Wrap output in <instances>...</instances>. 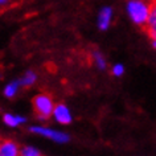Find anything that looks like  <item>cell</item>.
<instances>
[{
    "mask_svg": "<svg viewBox=\"0 0 156 156\" xmlns=\"http://www.w3.org/2000/svg\"><path fill=\"white\" fill-rule=\"evenodd\" d=\"M127 13L136 25L146 27L150 17V4L143 0H130L127 3Z\"/></svg>",
    "mask_w": 156,
    "mask_h": 156,
    "instance_id": "1",
    "label": "cell"
},
{
    "mask_svg": "<svg viewBox=\"0 0 156 156\" xmlns=\"http://www.w3.org/2000/svg\"><path fill=\"white\" fill-rule=\"evenodd\" d=\"M54 106L56 105H54L52 97L45 93H41L33 98V108L36 111L37 118L41 120H46L53 115Z\"/></svg>",
    "mask_w": 156,
    "mask_h": 156,
    "instance_id": "2",
    "label": "cell"
},
{
    "mask_svg": "<svg viewBox=\"0 0 156 156\" xmlns=\"http://www.w3.org/2000/svg\"><path fill=\"white\" fill-rule=\"evenodd\" d=\"M29 131L32 132V134L44 136V138L50 139V140L57 142V143H66V142H69V135L66 134V132L57 131V130H53V128H49V127L33 126V127L29 128Z\"/></svg>",
    "mask_w": 156,
    "mask_h": 156,
    "instance_id": "3",
    "label": "cell"
},
{
    "mask_svg": "<svg viewBox=\"0 0 156 156\" xmlns=\"http://www.w3.org/2000/svg\"><path fill=\"white\" fill-rule=\"evenodd\" d=\"M53 118L57 123L60 124H70L72 123V112L68 108V106L64 103H58L54 106V110H53Z\"/></svg>",
    "mask_w": 156,
    "mask_h": 156,
    "instance_id": "4",
    "label": "cell"
},
{
    "mask_svg": "<svg viewBox=\"0 0 156 156\" xmlns=\"http://www.w3.org/2000/svg\"><path fill=\"white\" fill-rule=\"evenodd\" d=\"M20 151L17 143L11 139H4L0 143V156H20Z\"/></svg>",
    "mask_w": 156,
    "mask_h": 156,
    "instance_id": "5",
    "label": "cell"
},
{
    "mask_svg": "<svg viewBox=\"0 0 156 156\" xmlns=\"http://www.w3.org/2000/svg\"><path fill=\"white\" fill-rule=\"evenodd\" d=\"M146 30L152 41H156V0H152L150 4V17L146 25Z\"/></svg>",
    "mask_w": 156,
    "mask_h": 156,
    "instance_id": "6",
    "label": "cell"
},
{
    "mask_svg": "<svg viewBox=\"0 0 156 156\" xmlns=\"http://www.w3.org/2000/svg\"><path fill=\"white\" fill-rule=\"evenodd\" d=\"M112 21V9L110 7H103L98 15V28L101 30H107Z\"/></svg>",
    "mask_w": 156,
    "mask_h": 156,
    "instance_id": "7",
    "label": "cell"
},
{
    "mask_svg": "<svg viewBox=\"0 0 156 156\" xmlns=\"http://www.w3.org/2000/svg\"><path fill=\"white\" fill-rule=\"evenodd\" d=\"M3 122H4L8 127H17V126H20V124L25 123L27 118L23 116V115L9 114V112H7V114L3 115Z\"/></svg>",
    "mask_w": 156,
    "mask_h": 156,
    "instance_id": "8",
    "label": "cell"
},
{
    "mask_svg": "<svg viewBox=\"0 0 156 156\" xmlns=\"http://www.w3.org/2000/svg\"><path fill=\"white\" fill-rule=\"evenodd\" d=\"M20 87H21L20 80L19 81H12V82L8 83L4 87V95L7 97V98H13V97L17 94V91H19V89Z\"/></svg>",
    "mask_w": 156,
    "mask_h": 156,
    "instance_id": "9",
    "label": "cell"
},
{
    "mask_svg": "<svg viewBox=\"0 0 156 156\" xmlns=\"http://www.w3.org/2000/svg\"><path fill=\"white\" fill-rule=\"evenodd\" d=\"M36 81H37V74L29 70V72H27L24 76L21 77L20 83H21V86H24V87H29V86H32V85H34Z\"/></svg>",
    "mask_w": 156,
    "mask_h": 156,
    "instance_id": "10",
    "label": "cell"
},
{
    "mask_svg": "<svg viewBox=\"0 0 156 156\" xmlns=\"http://www.w3.org/2000/svg\"><path fill=\"white\" fill-rule=\"evenodd\" d=\"M93 61H94L95 66L98 68L99 70H105L107 66V62H106V58L101 52L98 50H95V52H93Z\"/></svg>",
    "mask_w": 156,
    "mask_h": 156,
    "instance_id": "11",
    "label": "cell"
},
{
    "mask_svg": "<svg viewBox=\"0 0 156 156\" xmlns=\"http://www.w3.org/2000/svg\"><path fill=\"white\" fill-rule=\"evenodd\" d=\"M20 156H41V152L34 147L27 146L24 148H21L20 151Z\"/></svg>",
    "mask_w": 156,
    "mask_h": 156,
    "instance_id": "12",
    "label": "cell"
},
{
    "mask_svg": "<svg viewBox=\"0 0 156 156\" xmlns=\"http://www.w3.org/2000/svg\"><path fill=\"white\" fill-rule=\"evenodd\" d=\"M111 73H112V76H115V77H122L124 73V66L122 64H115L111 69Z\"/></svg>",
    "mask_w": 156,
    "mask_h": 156,
    "instance_id": "13",
    "label": "cell"
},
{
    "mask_svg": "<svg viewBox=\"0 0 156 156\" xmlns=\"http://www.w3.org/2000/svg\"><path fill=\"white\" fill-rule=\"evenodd\" d=\"M8 4H9V0H0V8H3V7H5Z\"/></svg>",
    "mask_w": 156,
    "mask_h": 156,
    "instance_id": "14",
    "label": "cell"
},
{
    "mask_svg": "<svg viewBox=\"0 0 156 156\" xmlns=\"http://www.w3.org/2000/svg\"><path fill=\"white\" fill-rule=\"evenodd\" d=\"M154 46H155V48H156V41H154Z\"/></svg>",
    "mask_w": 156,
    "mask_h": 156,
    "instance_id": "15",
    "label": "cell"
},
{
    "mask_svg": "<svg viewBox=\"0 0 156 156\" xmlns=\"http://www.w3.org/2000/svg\"><path fill=\"white\" fill-rule=\"evenodd\" d=\"M0 143H2V140H0Z\"/></svg>",
    "mask_w": 156,
    "mask_h": 156,
    "instance_id": "16",
    "label": "cell"
}]
</instances>
